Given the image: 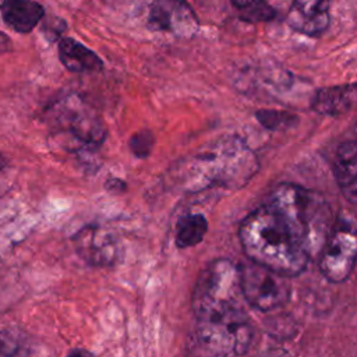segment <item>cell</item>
I'll use <instances>...</instances> for the list:
<instances>
[{
  "instance_id": "4",
  "label": "cell",
  "mask_w": 357,
  "mask_h": 357,
  "mask_svg": "<svg viewBox=\"0 0 357 357\" xmlns=\"http://www.w3.org/2000/svg\"><path fill=\"white\" fill-rule=\"evenodd\" d=\"M46 116L53 132L73 142L74 151H93L106 139L103 120L78 93L61 95L53 100L46 109Z\"/></svg>"
},
{
  "instance_id": "23",
  "label": "cell",
  "mask_w": 357,
  "mask_h": 357,
  "mask_svg": "<svg viewBox=\"0 0 357 357\" xmlns=\"http://www.w3.org/2000/svg\"><path fill=\"white\" fill-rule=\"evenodd\" d=\"M6 165V160H4V158H3V155L0 153V167H3Z\"/></svg>"
},
{
  "instance_id": "6",
  "label": "cell",
  "mask_w": 357,
  "mask_h": 357,
  "mask_svg": "<svg viewBox=\"0 0 357 357\" xmlns=\"http://www.w3.org/2000/svg\"><path fill=\"white\" fill-rule=\"evenodd\" d=\"M243 300L238 266L227 258H218L202 269L194 287L192 308L194 314H199Z\"/></svg>"
},
{
  "instance_id": "22",
  "label": "cell",
  "mask_w": 357,
  "mask_h": 357,
  "mask_svg": "<svg viewBox=\"0 0 357 357\" xmlns=\"http://www.w3.org/2000/svg\"><path fill=\"white\" fill-rule=\"evenodd\" d=\"M68 354H70V356H75V354L86 356V354H91V353H89V351H86V350H82V349H77V350H71V351H68Z\"/></svg>"
},
{
  "instance_id": "15",
  "label": "cell",
  "mask_w": 357,
  "mask_h": 357,
  "mask_svg": "<svg viewBox=\"0 0 357 357\" xmlns=\"http://www.w3.org/2000/svg\"><path fill=\"white\" fill-rule=\"evenodd\" d=\"M208 230V222L201 213H190L183 216L176 226V245L187 248L199 244Z\"/></svg>"
},
{
  "instance_id": "14",
  "label": "cell",
  "mask_w": 357,
  "mask_h": 357,
  "mask_svg": "<svg viewBox=\"0 0 357 357\" xmlns=\"http://www.w3.org/2000/svg\"><path fill=\"white\" fill-rule=\"evenodd\" d=\"M59 59L73 73H96L103 68L102 59L73 38L59 40Z\"/></svg>"
},
{
  "instance_id": "10",
  "label": "cell",
  "mask_w": 357,
  "mask_h": 357,
  "mask_svg": "<svg viewBox=\"0 0 357 357\" xmlns=\"http://www.w3.org/2000/svg\"><path fill=\"white\" fill-rule=\"evenodd\" d=\"M289 26L307 36L321 35L329 25V0H293L286 18Z\"/></svg>"
},
{
  "instance_id": "11",
  "label": "cell",
  "mask_w": 357,
  "mask_h": 357,
  "mask_svg": "<svg viewBox=\"0 0 357 357\" xmlns=\"http://www.w3.org/2000/svg\"><path fill=\"white\" fill-rule=\"evenodd\" d=\"M332 172L343 197L357 204V142H342L333 156Z\"/></svg>"
},
{
  "instance_id": "5",
  "label": "cell",
  "mask_w": 357,
  "mask_h": 357,
  "mask_svg": "<svg viewBox=\"0 0 357 357\" xmlns=\"http://www.w3.org/2000/svg\"><path fill=\"white\" fill-rule=\"evenodd\" d=\"M357 262V218L340 211L331 226L319 255L321 273L333 283L344 282Z\"/></svg>"
},
{
  "instance_id": "21",
  "label": "cell",
  "mask_w": 357,
  "mask_h": 357,
  "mask_svg": "<svg viewBox=\"0 0 357 357\" xmlns=\"http://www.w3.org/2000/svg\"><path fill=\"white\" fill-rule=\"evenodd\" d=\"M13 50V42L4 32L0 31V56Z\"/></svg>"
},
{
  "instance_id": "18",
  "label": "cell",
  "mask_w": 357,
  "mask_h": 357,
  "mask_svg": "<svg viewBox=\"0 0 357 357\" xmlns=\"http://www.w3.org/2000/svg\"><path fill=\"white\" fill-rule=\"evenodd\" d=\"M153 144H155V137L151 130H141L135 132L128 141V146L137 158L149 156V153L152 152Z\"/></svg>"
},
{
  "instance_id": "9",
  "label": "cell",
  "mask_w": 357,
  "mask_h": 357,
  "mask_svg": "<svg viewBox=\"0 0 357 357\" xmlns=\"http://www.w3.org/2000/svg\"><path fill=\"white\" fill-rule=\"evenodd\" d=\"M146 11L148 26L152 31L191 38L199 28L197 14L187 0H149Z\"/></svg>"
},
{
  "instance_id": "7",
  "label": "cell",
  "mask_w": 357,
  "mask_h": 357,
  "mask_svg": "<svg viewBox=\"0 0 357 357\" xmlns=\"http://www.w3.org/2000/svg\"><path fill=\"white\" fill-rule=\"evenodd\" d=\"M244 300L258 311L269 312L284 305L291 294L289 278L248 259L238 266Z\"/></svg>"
},
{
  "instance_id": "13",
  "label": "cell",
  "mask_w": 357,
  "mask_h": 357,
  "mask_svg": "<svg viewBox=\"0 0 357 357\" xmlns=\"http://www.w3.org/2000/svg\"><path fill=\"white\" fill-rule=\"evenodd\" d=\"M357 105V84L321 88L314 99L312 109L325 116H339Z\"/></svg>"
},
{
  "instance_id": "1",
  "label": "cell",
  "mask_w": 357,
  "mask_h": 357,
  "mask_svg": "<svg viewBox=\"0 0 357 357\" xmlns=\"http://www.w3.org/2000/svg\"><path fill=\"white\" fill-rule=\"evenodd\" d=\"M325 199L293 183L279 184L266 204L240 225L238 237L248 259L287 278L300 275L322 248L331 230ZM333 222V220H332Z\"/></svg>"
},
{
  "instance_id": "12",
  "label": "cell",
  "mask_w": 357,
  "mask_h": 357,
  "mask_svg": "<svg viewBox=\"0 0 357 357\" xmlns=\"http://www.w3.org/2000/svg\"><path fill=\"white\" fill-rule=\"evenodd\" d=\"M0 14L7 26L18 33L31 32L45 17V8L35 0H3Z\"/></svg>"
},
{
  "instance_id": "17",
  "label": "cell",
  "mask_w": 357,
  "mask_h": 357,
  "mask_svg": "<svg viewBox=\"0 0 357 357\" xmlns=\"http://www.w3.org/2000/svg\"><path fill=\"white\" fill-rule=\"evenodd\" d=\"M28 349L18 335V331H3L0 332V356H18L26 354Z\"/></svg>"
},
{
  "instance_id": "20",
  "label": "cell",
  "mask_w": 357,
  "mask_h": 357,
  "mask_svg": "<svg viewBox=\"0 0 357 357\" xmlns=\"http://www.w3.org/2000/svg\"><path fill=\"white\" fill-rule=\"evenodd\" d=\"M105 187L107 188V191H112V192H123V191H126L127 184H126L121 178L110 177V178L106 181Z\"/></svg>"
},
{
  "instance_id": "8",
  "label": "cell",
  "mask_w": 357,
  "mask_h": 357,
  "mask_svg": "<svg viewBox=\"0 0 357 357\" xmlns=\"http://www.w3.org/2000/svg\"><path fill=\"white\" fill-rule=\"evenodd\" d=\"M74 245L77 252L89 265L114 266L123 258V244L117 234L96 225H88L75 233Z\"/></svg>"
},
{
  "instance_id": "19",
  "label": "cell",
  "mask_w": 357,
  "mask_h": 357,
  "mask_svg": "<svg viewBox=\"0 0 357 357\" xmlns=\"http://www.w3.org/2000/svg\"><path fill=\"white\" fill-rule=\"evenodd\" d=\"M40 31L43 33V36L50 40V42H54V40H59L61 38V35L66 32V28H67V24L63 18L60 17H43L42 21H40Z\"/></svg>"
},
{
  "instance_id": "16",
  "label": "cell",
  "mask_w": 357,
  "mask_h": 357,
  "mask_svg": "<svg viewBox=\"0 0 357 357\" xmlns=\"http://www.w3.org/2000/svg\"><path fill=\"white\" fill-rule=\"evenodd\" d=\"M238 17L247 22H266L275 18L276 11L266 0H230Z\"/></svg>"
},
{
  "instance_id": "2",
  "label": "cell",
  "mask_w": 357,
  "mask_h": 357,
  "mask_svg": "<svg viewBox=\"0 0 357 357\" xmlns=\"http://www.w3.org/2000/svg\"><path fill=\"white\" fill-rule=\"evenodd\" d=\"M254 151L236 135L218 139L183 166L184 187L191 191L219 187L238 190L258 172Z\"/></svg>"
},
{
  "instance_id": "3",
  "label": "cell",
  "mask_w": 357,
  "mask_h": 357,
  "mask_svg": "<svg viewBox=\"0 0 357 357\" xmlns=\"http://www.w3.org/2000/svg\"><path fill=\"white\" fill-rule=\"evenodd\" d=\"M195 343L213 356H241L252 339V322L244 304H234L195 315Z\"/></svg>"
}]
</instances>
